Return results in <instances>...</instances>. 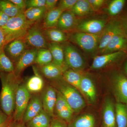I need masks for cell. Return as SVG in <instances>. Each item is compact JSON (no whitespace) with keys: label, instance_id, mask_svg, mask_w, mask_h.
I'll use <instances>...</instances> for the list:
<instances>
[{"label":"cell","instance_id":"cell-1","mask_svg":"<svg viewBox=\"0 0 127 127\" xmlns=\"http://www.w3.org/2000/svg\"><path fill=\"white\" fill-rule=\"evenodd\" d=\"M0 79L1 83L0 107L5 114L12 119L15 110L16 94L21 80L14 72L1 73Z\"/></svg>","mask_w":127,"mask_h":127},{"label":"cell","instance_id":"cell-2","mask_svg":"<svg viewBox=\"0 0 127 127\" xmlns=\"http://www.w3.org/2000/svg\"><path fill=\"white\" fill-rule=\"evenodd\" d=\"M51 81V85L62 95L74 113H78L86 107V102L81 94L66 82L62 77Z\"/></svg>","mask_w":127,"mask_h":127},{"label":"cell","instance_id":"cell-3","mask_svg":"<svg viewBox=\"0 0 127 127\" xmlns=\"http://www.w3.org/2000/svg\"><path fill=\"white\" fill-rule=\"evenodd\" d=\"M34 23L27 20L24 13L10 18L6 25L2 28L5 36V46L15 39H24Z\"/></svg>","mask_w":127,"mask_h":127},{"label":"cell","instance_id":"cell-4","mask_svg":"<svg viewBox=\"0 0 127 127\" xmlns=\"http://www.w3.org/2000/svg\"><path fill=\"white\" fill-rule=\"evenodd\" d=\"M31 97V93L25 84H20L16 94L15 110L12 120L17 122H22Z\"/></svg>","mask_w":127,"mask_h":127},{"label":"cell","instance_id":"cell-5","mask_svg":"<svg viewBox=\"0 0 127 127\" xmlns=\"http://www.w3.org/2000/svg\"><path fill=\"white\" fill-rule=\"evenodd\" d=\"M101 35L78 32L71 35V40L85 51L94 52L98 48Z\"/></svg>","mask_w":127,"mask_h":127},{"label":"cell","instance_id":"cell-6","mask_svg":"<svg viewBox=\"0 0 127 127\" xmlns=\"http://www.w3.org/2000/svg\"><path fill=\"white\" fill-rule=\"evenodd\" d=\"M65 64L68 69L79 71L85 67L83 58L74 46L67 44L63 47Z\"/></svg>","mask_w":127,"mask_h":127},{"label":"cell","instance_id":"cell-7","mask_svg":"<svg viewBox=\"0 0 127 127\" xmlns=\"http://www.w3.org/2000/svg\"><path fill=\"white\" fill-rule=\"evenodd\" d=\"M27 44L37 49L48 48V43L44 33L40 28L33 25L28 30L24 38Z\"/></svg>","mask_w":127,"mask_h":127},{"label":"cell","instance_id":"cell-8","mask_svg":"<svg viewBox=\"0 0 127 127\" xmlns=\"http://www.w3.org/2000/svg\"><path fill=\"white\" fill-rule=\"evenodd\" d=\"M57 92V101L55 108V115L56 116L55 117L68 124L73 120L74 112L61 94Z\"/></svg>","mask_w":127,"mask_h":127},{"label":"cell","instance_id":"cell-9","mask_svg":"<svg viewBox=\"0 0 127 127\" xmlns=\"http://www.w3.org/2000/svg\"><path fill=\"white\" fill-rule=\"evenodd\" d=\"M40 96L43 110L52 118L54 117L57 98L56 90L51 85H48L43 89Z\"/></svg>","mask_w":127,"mask_h":127},{"label":"cell","instance_id":"cell-10","mask_svg":"<svg viewBox=\"0 0 127 127\" xmlns=\"http://www.w3.org/2000/svg\"><path fill=\"white\" fill-rule=\"evenodd\" d=\"M113 89L117 102L127 104V78L117 74L112 80Z\"/></svg>","mask_w":127,"mask_h":127},{"label":"cell","instance_id":"cell-11","mask_svg":"<svg viewBox=\"0 0 127 127\" xmlns=\"http://www.w3.org/2000/svg\"><path fill=\"white\" fill-rule=\"evenodd\" d=\"M102 32L98 47V49L100 51L107 46L114 36L124 32L120 22L113 20L106 25Z\"/></svg>","mask_w":127,"mask_h":127},{"label":"cell","instance_id":"cell-12","mask_svg":"<svg viewBox=\"0 0 127 127\" xmlns=\"http://www.w3.org/2000/svg\"><path fill=\"white\" fill-rule=\"evenodd\" d=\"M27 43L24 39H15L5 46L4 51L6 55L15 63L26 51Z\"/></svg>","mask_w":127,"mask_h":127},{"label":"cell","instance_id":"cell-13","mask_svg":"<svg viewBox=\"0 0 127 127\" xmlns=\"http://www.w3.org/2000/svg\"><path fill=\"white\" fill-rule=\"evenodd\" d=\"M38 49L32 48L27 49L23 55L14 64V73L20 77L25 68L35 63Z\"/></svg>","mask_w":127,"mask_h":127},{"label":"cell","instance_id":"cell-14","mask_svg":"<svg viewBox=\"0 0 127 127\" xmlns=\"http://www.w3.org/2000/svg\"><path fill=\"white\" fill-rule=\"evenodd\" d=\"M101 127H117L115 104L109 97L104 100L102 107Z\"/></svg>","mask_w":127,"mask_h":127},{"label":"cell","instance_id":"cell-15","mask_svg":"<svg viewBox=\"0 0 127 127\" xmlns=\"http://www.w3.org/2000/svg\"><path fill=\"white\" fill-rule=\"evenodd\" d=\"M79 92L89 103L93 104L96 102L97 97L96 89L90 78L82 75Z\"/></svg>","mask_w":127,"mask_h":127},{"label":"cell","instance_id":"cell-16","mask_svg":"<svg viewBox=\"0 0 127 127\" xmlns=\"http://www.w3.org/2000/svg\"><path fill=\"white\" fill-rule=\"evenodd\" d=\"M43 110L40 95H35L31 97L23 116L22 122L26 124Z\"/></svg>","mask_w":127,"mask_h":127},{"label":"cell","instance_id":"cell-17","mask_svg":"<svg viewBox=\"0 0 127 127\" xmlns=\"http://www.w3.org/2000/svg\"><path fill=\"white\" fill-rule=\"evenodd\" d=\"M105 20L93 19L85 21L78 24L77 28L79 32L92 34H99L106 26Z\"/></svg>","mask_w":127,"mask_h":127},{"label":"cell","instance_id":"cell-18","mask_svg":"<svg viewBox=\"0 0 127 127\" xmlns=\"http://www.w3.org/2000/svg\"><path fill=\"white\" fill-rule=\"evenodd\" d=\"M127 49V37L124 32L117 34L113 37L107 46L100 51L103 54L118 51H123Z\"/></svg>","mask_w":127,"mask_h":127},{"label":"cell","instance_id":"cell-19","mask_svg":"<svg viewBox=\"0 0 127 127\" xmlns=\"http://www.w3.org/2000/svg\"><path fill=\"white\" fill-rule=\"evenodd\" d=\"M124 55V52L118 51L97 56L94 59L91 68L96 70L103 68L120 59Z\"/></svg>","mask_w":127,"mask_h":127},{"label":"cell","instance_id":"cell-20","mask_svg":"<svg viewBox=\"0 0 127 127\" xmlns=\"http://www.w3.org/2000/svg\"><path fill=\"white\" fill-rule=\"evenodd\" d=\"M76 16L71 10L64 11L59 18L57 26L62 31H69L77 26Z\"/></svg>","mask_w":127,"mask_h":127},{"label":"cell","instance_id":"cell-21","mask_svg":"<svg viewBox=\"0 0 127 127\" xmlns=\"http://www.w3.org/2000/svg\"><path fill=\"white\" fill-rule=\"evenodd\" d=\"M48 48L52 55V63L66 70L68 69L65 64L63 47L59 43L51 42L48 43Z\"/></svg>","mask_w":127,"mask_h":127},{"label":"cell","instance_id":"cell-22","mask_svg":"<svg viewBox=\"0 0 127 127\" xmlns=\"http://www.w3.org/2000/svg\"><path fill=\"white\" fill-rule=\"evenodd\" d=\"M40 70L44 76L51 80L62 77L64 72L67 70L52 62L45 65L41 66Z\"/></svg>","mask_w":127,"mask_h":127},{"label":"cell","instance_id":"cell-23","mask_svg":"<svg viewBox=\"0 0 127 127\" xmlns=\"http://www.w3.org/2000/svg\"><path fill=\"white\" fill-rule=\"evenodd\" d=\"M95 117L91 113L84 114L67 124L68 127H95Z\"/></svg>","mask_w":127,"mask_h":127},{"label":"cell","instance_id":"cell-24","mask_svg":"<svg viewBox=\"0 0 127 127\" xmlns=\"http://www.w3.org/2000/svg\"><path fill=\"white\" fill-rule=\"evenodd\" d=\"M64 11L57 7L47 11L43 23V27L45 29L53 28L57 26L59 18Z\"/></svg>","mask_w":127,"mask_h":127},{"label":"cell","instance_id":"cell-25","mask_svg":"<svg viewBox=\"0 0 127 127\" xmlns=\"http://www.w3.org/2000/svg\"><path fill=\"white\" fill-rule=\"evenodd\" d=\"M52 118L43 110L25 124L27 127H50Z\"/></svg>","mask_w":127,"mask_h":127},{"label":"cell","instance_id":"cell-26","mask_svg":"<svg viewBox=\"0 0 127 127\" xmlns=\"http://www.w3.org/2000/svg\"><path fill=\"white\" fill-rule=\"evenodd\" d=\"M44 84L43 78L36 73L28 79L25 85L30 93H36L43 90Z\"/></svg>","mask_w":127,"mask_h":127},{"label":"cell","instance_id":"cell-27","mask_svg":"<svg viewBox=\"0 0 127 127\" xmlns=\"http://www.w3.org/2000/svg\"><path fill=\"white\" fill-rule=\"evenodd\" d=\"M82 76L78 71L68 68L64 72L62 77L66 82L79 92Z\"/></svg>","mask_w":127,"mask_h":127},{"label":"cell","instance_id":"cell-28","mask_svg":"<svg viewBox=\"0 0 127 127\" xmlns=\"http://www.w3.org/2000/svg\"><path fill=\"white\" fill-rule=\"evenodd\" d=\"M115 107L117 127H127V104L117 102Z\"/></svg>","mask_w":127,"mask_h":127},{"label":"cell","instance_id":"cell-29","mask_svg":"<svg viewBox=\"0 0 127 127\" xmlns=\"http://www.w3.org/2000/svg\"><path fill=\"white\" fill-rule=\"evenodd\" d=\"M43 32L46 38L51 42L62 43L66 41L67 37L64 32L60 29L53 28L46 29Z\"/></svg>","mask_w":127,"mask_h":127},{"label":"cell","instance_id":"cell-30","mask_svg":"<svg viewBox=\"0 0 127 127\" xmlns=\"http://www.w3.org/2000/svg\"><path fill=\"white\" fill-rule=\"evenodd\" d=\"M94 10L88 0H77L71 10L75 15L83 16L91 14Z\"/></svg>","mask_w":127,"mask_h":127},{"label":"cell","instance_id":"cell-31","mask_svg":"<svg viewBox=\"0 0 127 127\" xmlns=\"http://www.w3.org/2000/svg\"><path fill=\"white\" fill-rule=\"evenodd\" d=\"M0 10L10 18L14 17L24 13L10 0H0Z\"/></svg>","mask_w":127,"mask_h":127},{"label":"cell","instance_id":"cell-32","mask_svg":"<svg viewBox=\"0 0 127 127\" xmlns=\"http://www.w3.org/2000/svg\"><path fill=\"white\" fill-rule=\"evenodd\" d=\"M47 12V10L46 7H43L26 9L24 14L27 20L35 22L43 18Z\"/></svg>","mask_w":127,"mask_h":127},{"label":"cell","instance_id":"cell-33","mask_svg":"<svg viewBox=\"0 0 127 127\" xmlns=\"http://www.w3.org/2000/svg\"><path fill=\"white\" fill-rule=\"evenodd\" d=\"M52 62V55L48 48L38 49L35 64L41 66L50 64Z\"/></svg>","mask_w":127,"mask_h":127},{"label":"cell","instance_id":"cell-34","mask_svg":"<svg viewBox=\"0 0 127 127\" xmlns=\"http://www.w3.org/2000/svg\"><path fill=\"white\" fill-rule=\"evenodd\" d=\"M14 64L4 51L0 52V73L14 72Z\"/></svg>","mask_w":127,"mask_h":127},{"label":"cell","instance_id":"cell-35","mask_svg":"<svg viewBox=\"0 0 127 127\" xmlns=\"http://www.w3.org/2000/svg\"><path fill=\"white\" fill-rule=\"evenodd\" d=\"M126 2L125 0H113L108 5L107 9L108 13L110 15L115 16L122 11Z\"/></svg>","mask_w":127,"mask_h":127},{"label":"cell","instance_id":"cell-36","mask_svg":"<svg viewBox=\"0 0 127 127\" xmlns=\"http://www.w3.org/2000/svg\"><path fill=\"white\" fill-rule=\"evenodd\" d=\"M77 1V0H62L58 7L64 11L71 10Z\"/></svg>","mask_w":127,"mask_h":127},{"label":"cell","instance_id":"cell-37","mask_svg":"<svg viewBox=\"0 0 127 127\" xmlns=\"http://www.w3.org/2000/svg\"><path fill=\"white\" fill-rule=\"evenodd\" d=\"M46 1V0H26V9L45 7Z\"/></svg>","mask_w":127,"mask_h":127},{"label":"cell","instance_id":"cell-38","mask_svg":"<svg viewBox=\"0 0 127 127\" xmlns=\"http://www.w3.org/2000/svg\"><path fill=\"white\" fill-rule=\"evenodd\" d=\"M50 127H68L67 124L56 117L52 118L51 122Z\"/></svg>","mask_w":127,"mask_h":127},{"label":"cell","instance_id":"cell-39","mask_svg":"<svg viewBox=\"0 0 127 127\" xmlns=\"http://www.w3.org/2000/svg\"><path fill=\"white\" fill-rule=\"evenodd\" d=\"M11 119L5 114L0 107V127L7 125Z\"/></svg>","mask_w":127,"mask_h":127},{"label":"cell","instance_id":"cell-40","mask_svg":"<svg viewBox=\"0 0 127 127\" xmlns=\"http://www.w3.org/2000/svg\"><path fill=\"white\" fill-rule=\"evenodd\" d=\"M94 10L99 9L103 5L104 0H88Z\"/></svg>","mask_w":127,"mask_h":127},{"label":"cell","instance_id":"cell-41","mask_svg":"<svg viewBox=\"0 0 127 127\" xmlns=\"http://www.w3.org/2000/svg\"><path fill=\"white\" fill-rule=\"evenodd\" d=\"M17 7L21 10L25 12L26 9V0H10Z\"/></svg>","mask_w":127,"mask_h":127},{"label":"cell","instance_id":"cell-42","mask_svg":"<svg viewBox=\"0 0 127 127\" xmlns=\"http://www.w3.org/2000/svg\"><path fill=\"white\" fill-rule=\"evenodd\" d=\"M10 17L0 10V27H4L7 24Z\"/></svg>","mask_w":127,"mask_h":127},{"label":"cell","instance_id":"cell-43","mask_svg":"<svg viewBox=\"0 0 127 127\" xmlns=\"http://www.w3.org/2000/svg\"><path fill=\"white\" fill-rule=\"evenodd\" d=\"M58 1L57 0H46L45 7L46 9L47 12L56 8Z\"/></svg>","mask_w":127,"mask_h":127},{"label":"cell","instance_id":"cell-44","mask_svg":"<svg viewBox=\"0 0 127 127\" xmlns=\"http://www.w3.org/2000/svg\"><path fill=\"white\" fill-rule=\"evenodd\" d=\"M5 45V36L3 29L0 27V52L4 51Z\"/></svg>","mask_w":127,"mask_h":127},{"label":"cell","instance_id":"cell-45","mask_svg":"<svg viewBox=\"0 0 127 127\" xmlns=\"http://www.w3.org/2000/svg\"><path fill=\"white\" fill-rule=\"evenodd\" d=\"M7 127H27L22 122H17L11 120L9 122Z\"/></svg>","mask_w":127,"mask_h":127},{"label":"cell","instance_id":"cell-46","mask_svg":"<svg viewBox=\"0 0 127 127\" xmlns=\"http://www.w3.org/2000/svg\"><path fill=\"white\" fill-rule=\"evenodd\" d=\"M120 23L123 32L127 37V15L123 18Z\"/></svg>","mask_w":127,"mask_h":127},{"label":"cell","instance_id":"cell-47","mask_svg":"<svg viewBox=\"0 0 127 127\" xmlns=\"http://www.w3.org/2000/svg\"><path fill=\"white\" fill-rule=\"evenodd\" d=\"M124 70H125V72L127 73V61L126 62L124 65Z\"/></svg>","mask_w":127,"mask_h":127},{"label":"cell","instance_id":"cell-48","mask_svg":"<svg viewBox=\"0 0 127 127\" xmlns=\"http://www.w3.org/2000/svg\"><path fill=\"white\" fill-rule=\"evenodd\" d=\"M7 127V125H6V126H4V127Z\"/></svg>","mask_w":127,"mask_h":127}]
</instances>
